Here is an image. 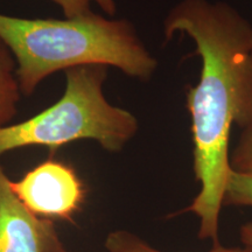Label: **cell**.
I'll return each mask as SVG.
<instances>
[{
  "label": "cell",
  "mask_w": 252,
  "mask_h": 252,
  "mask_svg": "<svg viewBox=\"0 0 252 252\" xmlns=\"http://www.w3.org/2000/svg\"><path fill=\"white\" fill-rule=\"evenodd\" d=\"M0 252H65L53 220L30 212L0 167Z\"/></svg>",
  "instance_id": "5b68a950"
},
{
  "label": "cell",
  "mask_w": 252,
  "mask_h": 252,
  "mask_svg": "<svg viewBox=\"0 0 252 252\" xmlns=\"http://www.w3.org/2000/svg\"><path fill=\"white\" fill-rule=\"evenodd\" d=\"M108 67L82 65L65 71L64 94L55 104L27 121L0 127V156L30 146L56 150L72 141L94 140L119 152L137 134L133 113L112 105L104 94Z\"/></svg>",
  "instance_id": "3957f363"
},
{
  "label": "cell",
  "mask_w": 252,
  "mask_h": 252,
  "mask_svg": "<svg viewBox=\"0 0 252 252\" xmlns=\"http://www.w3.org/2000/svg\"><path fill=\"white\" fill-rule=\"evenodd\" d=\"M171 40L185 34L202 61L200 80L186 90L191 121L194 174L200 191L181 213L200 220L198 238L219 243L220 215L231 172V127L252 125V24L223 1L181 0L163 21Z\"/></svg>",
  "instance_id": "6da1fadb"
},
{
  "label": "cell",
  "mask_w": 252,
  "mask_h": 252,
  "mask_svg": "<svg viewBox=\"0 0 252 252\" xmlns=\"http://www.w3.org/2000/svg\"><path fill=\"white\" fill-rule=\"evenodd\" d=\"M0 37L17 61L24 94H31L54 72L82 65L115 67L140 81H149L158 68L157 59L130 21L93 12L64 20L0 13Z\"/></svg>",
  "instance_id": "7a4b0ae2"
},
{
  "label": "cell",
  "mask_w": 252,
  "mask_h": 252,
  "mask_svg": "<svg viewBox=\"0 0 252 252\" xmlns=\"http://www.w3.org/2000/svg\"><path fill=\"white\" fill-rule=\"evenodd\" d=\"M232 171L252 175V125L243 130L234 152L230 156Z\"/></svg>",
  "instance_id": "9c48e42d"
},
{
  "label": "cell",
  "mask_w": 252,
  "mask_h": 252,
  "mask_svg": "<svg viewBox=\"0 0 252 252\" xmlns=\"http://www.w3.org/2000/svg\"><path fill=\"white\" fill-rule=\"evenodd\" d=\"M20 94L17 61L11 49L0 37V127L9 125V122L17 115Z\"/></svg>",
  "instance_id": "8992f818"
},
{
  "label": "cell",
  "mask_w": 252,
  "mask_h": 252,
  "mask_svg": "<svg viewBox=\"0 0 252 252\" xmlns=\"http://www.w3.org/2000/svg\"><path fill=\"white\" fill-rule=\"evenodd\" d=\"M60 6L65 18H75L90 13L91 2H94L103 9L108 15H115L116 1L115 0H52Z\"/></svg>",
  "instance_id": "30bf717a"
},
{
  "label": "cell",
  "mask_w": 252,
  "mask_h": 252,
  "mask_svg": "<svg viewBox=\"0 0 252 252\" xmlns=\"http://www.w3.org/2000/svg\"><path fill=\"white\" fill-rule=\"evenodd\" d=\"M11 187L30 212L41 219L71 220L80 212L86 189L80 176L67 163L49 159L27 172Z\"/></svg>",
  "instance_id": "277c9868"
},
{
  "label": "cell",
  "mask_w": 252,
  "mask_h": 252,
  "mask_svg": "<svg viewBox=\"0 0 252 252\" xmlns=\"http://www.w3.org/2000/svg\"><path fill=\"white\" fill-rule=\"evenodd\" d=\"M239 237L243 245L252 249V220L244 223L239 229Z\"/></svg>",
  "instance_id": "8fae6325"
},
{
  "label": "cell",
  "mask_w": 252,
  "mask_h": 252,
  "mask_svg": "<svg viewBox=\"0 0 252 252\" xmlns=\"http://www.w3.org/2000/svg\"><path fill=\"white\" fill-rule=\"evenodd\" d=\"M106 252H166L154 248L143 238L127 230H116L110 232L104 243ZM207 252H252L249 247H223L214 243L213 248Z\"/></svg>",
  "instance_id": "52a82bcc"
},
{
  "label": "cell",
  "mask_w": 252,
  "mask_h": 252,
  "mask_svg": "<svg viewBox=\"0 0 252 252\" xmlns=\"http://www.w3.org/2000/svg\"><path fill=\"white\" fill-rule=\"evenodd\" d=\"M223 206L252 208V175L230 172Z\"/></svg>",
  "instance_id": "ba28073f"
}]
</instances>
